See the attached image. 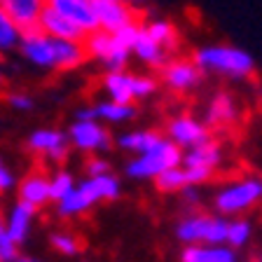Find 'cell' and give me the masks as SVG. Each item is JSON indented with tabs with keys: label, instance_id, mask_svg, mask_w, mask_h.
I'll use <instances>...</instances> for the list:
<instances>
[{
	"label": "cell",
	"instance_id": "1",
	"mask_svg": "<svg viewBox=\"0 0 262 262\" xmlns=\"http://www.w3.org/2000/svg\"><path fill=\"white\" fill-rule=\"evenodd\" d=\"M16 52L26 63L40 71H77L89 61L84 40H59L42 28L24 33Z\"/></svg>",
	"mask_w": 262,
	"mask_h": 262
},
{
	"label": "cell",
	"instance_id": "2",
	"mask_svg": "<svg viewBox=\"0 0 262 262\" xmlns=\"http://www.w3.org/2000/svg\"><path fill=\"white\" fill-rule=\"evenodd\" d=\"M122 194V183L115 173L103 176H87L75 185L71 194L54 204V211L61 220H75L87 215L89 211L98 206V204H108L120 199Z\"/></svg>",
	"mask_w": 262,
	"mask_h": 262
},
{
	"label": "cell",
	"instance_id": "3",
	"mask_svg": "<svg viewBox=\"0 0 262 262\" xmlns=\"http://www.w3.org/2000/svg\"><path fill=\"white\" fill-rule=\"evenodd\" d=\"M138 33H141V21L134 26H126L117 33L108 31H96L84 38V47H87L89 59L101 63L105 73L113 71H126L131 59V49L136 42Z\"/></svg>",
	"mask_w": 262,
	"mask_h": 262
},
{
	"label": "cell",
	"instance_id": "4",
	"mask_svg": "<svg viewBox=\"0 0 262 262\" xmlns=\"http://www.w3.org/2000/svg\"><path fill=\"white\" fill-rule=\"evenodd\" d=\"M192 59L196 66L211 75L225 77V80H248L255 73V59L251 52H246L234 45H204L194 52Z\"/></svg>",
	"mask_w": 262,
	"mask_h": 262
},
{
	"label": "cell",
	"instance_id": "5",
	"mask_svg": "<svg viewBox=\"0 0 262 262\" xmlns=\"http://www.w3.org/2000/svg\"><path fill=\"white\" fill-rule=\"evenodd\" d=\"M227 227L225 215L192 211L176 223V239L183 246H227Z\"/></svg>",
	"mask_w": 262,
	"mask_h": 262
},
{
	"label": "cell",
	"instance_id": "6",
	"mask_svg": "<svg viewBox=\"0 0 262 262\" xmlns=\"http://www.w3.org/2000/svg\"><path fill=\"white\" fill-rule=\"evenodd\" d=\"M176 166H183V150L173 141L162 136L157 145H152L147 152L131 157L124 164V173L131 180H157L164 171Z\"/></svg>",
	"mask_w": 262,
	"mask_h": 262
},
{
	"label": "cell",
	"instance_id": "7",
	"mask_svg": "<svg viewBox=\"0 0 262 262\" xmlns=\"http://www.w3.org/2000/svg\"><path fill=\"white\" fill-rule=\"evenodd\" d=\"M103 94L110 101L120 103H141L152 98L159 89V77L150 73H131V71H113L101 77Z\"/></svg>",
	"mask_w": 262,
	"mask_h": 262
},
{
	"label": "cell",
	"instance_id": "8",
	"mask_svg": "<svg viewBox=\"0 0 262 262\" xmlns=\"http://www.w3.org/2000/svg\"><path fill=\"white\" fill-rule=\"evenodd\" d=\"M262 199V178H239L232 183H225L215 196L213 206L218 215H241L248 208H253Z\"/></svg>",
	"mask_w": 262,
	"mask_h": 262
},
{
	"label": "cell",
	"instance_id": "9",
	"mask_svg": "<svg viewBox=\"0 0 262 262\" xmlns=\"http://www.w3.org/2000/svg\"><path fill=\"white\" fill-rule=\"evenodd\" d=\"M223 164V145L218 141H208L199 147L183 152V171L190 185H204L218 173Z\"/></svg>",
	"mask_w": 262,
	"mask_h": 262
},
{
	"label": "cell",
	"instance_id": "10",
	"mask_svg": "<svg viewBox=\"0 0 262 262\" xmlns=\"http://www.w3.org/2000/svg\"><path fill=\"white\" fill-rule=\"evenodd\" d=\"M68 138L75 152L84 155H103L115 143L113 134L108 131V124L98 120H73L68 126Z\"/></svg>",
	"mask_w": 262,
	"mask_h": 262
},
{
	"label": "cell",
	"instance_id": "11",
	"mask_svg": "<svg viewBox=\"0 0 262 262\" xmlns=\"http://www.w3.org/2000/svg\"><path fill=\"white\" fill-rule=\"evenodd\" d=\"M26 150L47 164H63L73 147L68 131L56 129V126H40L31 131V136L26 138Z\"/></svg>",
	"mask_w": 262,
	"mask_h": 262
},
{
	"label": "cell",
	"instance_id": "12",
	"mask_svg": "<svg viewBox=\"0 0 262 262\" xmlns=\"http://www.w3.org/2000/svg\"><path fill=\"white\" fill-rule=\"evenodd\" d=\"M164 136L169 141H173L183 152L204 145V143H208L213 138L206 122L190 113H178L173 117H169L166 124H164Z\"/></svg>",
	"mask_w": 262,
	"mask_h": 262
},
{
	"label": "cell",
	"instance_id": "13",
	"mask_svg": "<svg viewBox=\"0 0 262 262\" xmlns=\"http://www.w3.org/2000/svg\"><path fill=\"white\" fill-rule=\"evenodd\" d=\"M159 84L173 94H190L194 92L204 80V71L196 66L194 59L185 56H171L162 71H159Z\"/></svg>",
	"mask_w": 262,
	"mask_h": 262
},
{
	"label": "cell",
	"instance_id": "14",
	"mask_svg": "<svg viewBox=\"0 0 262 262\" xmlns=\"http://www.w3.org/2000/svg\"><path fill=\"white\" fill-rule=\"evenodd\" d=\"M47 7H52L54 12L63 14L71 24H75L84 33V38L101 31L96 0H47Z\"/></svg>",
	"mask_w": 262,
	"mask_h": 262
},
{
	"label": "cell",
	"instance_id": "15",
	"mask_svg": "<svg viewBox=\"0 0 262 262\" xmlns=\"http://www.w3.org/2000/svg\"><path fill=\"white\" fill-rule=\"evenodd\" d=\"M16 199L19 202H26L31 206L40 208L54 204L52 199V173H47L45 169H33L19 180V187H16Z\"/></svg>",
	"mask_w": 262,
	"mask_h": 262
},
{
	"label": "cell",
	"instance_id": "16",
	"mask_svg": "<svg viewBox=\"0 0 262 262\" xmlns=\"http://www.w3.org/2000/svg\"><path fill=\"white\" fill-rule=\"evenodd\" d=\"M0 10L10 16L21 33L40 28L42 14L47 10V0H0Z\"/></svg>",
	"mask_w": 262,
	"mask_h": 262
},
{
	"label": "cell",
	"instance_id": "17",
	"mask_svg": "<svg viewBox=\"0 0 262 262\" xmlns=\"http://www.w3.org/2000/svg\"><path fill=\"white\" fill-rule=\"evenodd\" d=\"M5 215V232L16 241L19 246H24L31 236L33 227H35V220H38V208L31 206L26 202H12L7 206Z\"/></svg>",
	"mask_w": 262,
	"mask_h": 262
},
{
	"label": "cell",
	"instance_id": "18",
	"mask_svg": "<svg viewBox=\"0 0 262 262\" xmlns=\"http://www.w3.org/2000/svg\"><path fill=\"white\" fill-rule=\"evenodd\" d=\"M239 103L229 92H215L206 103L204 110V122L208 124V129H227L239 120Z\"/></svg>",
	"mask_w": 262,
	"mask_h": 262
},
{
	"label": "cell",
	"instance_id": "19",
	"mask_svg": "<svg viewBox=\"0 0 262 262\" xmlns=\"http://www.w3.org/2000/svg\"><path fill=\"white\" fill-rule=\"evenodd\" d=\"M98 24L101 31L117 33L126 26L138 24V10H134L131 5H126L124 0H98Z\"/></svg>",
	"mask_w": 262,
	"mask_h": 262
},
{
	"label": "cell",
	"instance_id": "20",
	"mask_svg": "<svg viewBox=\"0 0 262 262\" xmlns=\"http://www.w3.org/2000/svg\"><path fill=\"white\" fill-rule=\"evenodd\" d=\"M131 56H134L138 63L145 66V68H152V71H162L164 66H166V61L171 59L169 52L164 47H159V45L143 31V26H141V33H138L136 42H134Z\"/></svg>",
	"mask_w": 262,
	"mask_h": 262
},
{
	"label": "cell",
	"instance_id": "21",
	"mask_svg": "<svg viewBox=\"0 0 262 262\" xmlns=\"http://www.w3.org/2000/svg\"><path fill=\"white\" fill-rule=\"evenodd\" d=\"M141 26H143V31L159 45V47H164L171 56L176 54V49L180 47V33H178V28H176L173 21L162 19V16H152V19L141 21Z\"/></svg>",
	"mask_w": 262,
	"mask_h": 262
},
{
	"label": "cell",
	"instance_id": "22",
	"mask_svg": "<svg viewBox=\"0 0 262 262\" xmlns=\"http://www.w3.org/2000/svg\"><path fill=\"white\" fill-rule=\"evenodd\" d=\"M162 136L164 134H159L155 129H134V131L120 134L115 143H117V147H120L122 152H129L131 157H136V155L147 152L152 145H157Z\"/></svg>",
	"mask_w": 262,
	"mask_h": 262
},
{
	"label": "cell",
	"instance_id": "23",
	"mask_svg": "<svg viewBox=\"0 0 262 262\" xmlns=\"http://www.w3.org/2000/svg\"><path fill=\"white\" fill-rule=\"evenodd\" d=\"M180 262H236V251L229 246H185Z\"/></svg>",
	"mask_w": 262,
	"mask_h": 262
},
{
	"label": "cell",
	"instance_id": "24",
	"mask_svg": "<svg viewBox=\"0 0 262 262\" xmlns=\"http://www.w3.org/2000/svg\"><path fill=\"white\" fill-rule=\"evenodd\" d=\"M40 28H42L45 33H49L52 38H59V40H84V33H82L75 24L68 21L63 14L54 12L52 7L45 10L42 21H40Z\"/></svg>",
	"mask_w": 262,
	"mask_h": 262
},
{
	"label": "cell",
	"instance_id": "25",
	"mask_svg": "<svg viewBox=\"0 0 262 262\" xmlns=\"http://www.w3.org/2000/svg\"><path fill=\"white\" fill-rule=\"evenodd\" d=\"M96 108V117L98 122H103V124H124V122H131L136 117V103H120V101H98L94 103Z\"/></svg>",
	"mask_w": 262,
	"mask_h": 262
},
{
	"label": "cell",
	"instance_id": "26",
	"mask_svg": "<svg viewBox=\"0 0 262 262\" xmlns=\"http://www.w3.org/2000/svg\"><path fill=\"white\" fill-rule=\"evenodd\" d=\"M49 244L63 257H75V255H80V251H82V239L73 229H54V232L49 234Z\"/></svg>",
	"mask_w": 262,
	"mask_h": 262
},
{
	"label": "cell",
	"instance_id": "27",
	"mask_svg": "<svg viewBox=\"0 0 262 262\" xmlns=\"http://www.w3.org/2000/svg\"><path fill=\"white\" fill-rule=\"evenodd\" d=\"M187 185H190V183H187V176H185V171H183V166L164 171V173L155 180V187H157V192H162V194H180Z\"/></svg>",
	"mask_w": 262,
	"mask_h": 262
},
{
	"label": "cell",
	"instance_id": "28",
	"mask_svg": "<svg viewBox=\"0 0 262 262\" xmlns=\"http://www.w3.org/2000/svg\"><path fill=\"white\" fill-rule=\"evenodd\" d=\"M24 33L10 21V16L0 10V54H7V52H14L19 49Z\"/></svg>",
	"mask_w": 262,
	"mask_h": 262
},
{
	"label": "cell",
	"instance_id": "29",
	"mask_svg": "<svg viewBox=\"0 0 262 262\" xmlns=\"http://www.w3.org/2000/svg\"><path fill=\"white\" fill-rule=\"evenodd\" d=\"M75 185H77V180L71 171L56 169L54 173H52V199H54V204L61 202V199H66V196L75 190Z\"/></svg>",
	"mask_w": 262,
	"mask_h": 262
},
{
	"label": "cell",
	"instance_id": "30",
	"mask_svg": "<svg viewBox=\"0 0 262 262\" xmlns=\"http://www.w3.org/2000/svg\"><path fill=\"white\" fill-rule=\"evenodd\" d=\"M251 239V223L246 218H234L229 220V227H227V246L229 248H244Z\"/></svg>",
	"mask_w": 262,
	"mask_h": 262
},
{
	"label": "cell",
	"instance_id": "31",
	"mask_svg": "<svg viewBox=\"0 0 262 262\" xmlns=\"http://www.w3.org/2000/svg\"><path fill=\"white\" fill-rule=\"evenodd\" d=\"M19 176H16L14 166L7 162L5 157H0V196L3 194H10V192H16L19 187Z\"/></svg>",
	"mask_w": 262,
	"mask_h": 262
},
{
	"label": "cell",
	"instance_id": "32",
	"mask_svg": "<svg viewBox=\"0 0 262 262\" xmlns=\"http://www.w3.org/2000/svg\"><path fill=\"white\" fill-rule=\"evenodd\" d=\"M19 248H21V246L16 244L5 229H3V232H0V262H16L21 257V251H19Z\"/></svg>",
	"mask_w": 262,
	"mask_h": 262
},
{
	"label": "cell",
	"instance_id": "33",
	"mask_svg": "<svg viewBox=\"0 0 262 262\" xmlns=\"http://www.w3.org/2000/svg\"><path fill=\"white\" fill-rule=\"evenodd\" d=\"M7 105H10L12 110H16V113H28V110H33V105H35V98L31 96L28 92H10L5 96Z\"/></svg>",
	"mask_w": 262,
	"mask_h": 262
},
{
	"label": "cell",
	"instance_id": "34",
	"mask_svg": "<svg viewBox=\"0 0 262 262\" xmlns=\"http://www.w3.org/2000/svg\"><path fill=\"white\" fill-rule=\"evenodd\" d=\"M113 166L103 155H89L84 157V173L87 176H103V173H113Z\"/></svg>",
	"mask_w": 262,
	"mask_h": 262
},
{
	"label": "cell",
	"instance_id": "35",
	"mask_svg": "<svg viewBox=\"0 0 262 262\" xmlns=\"http://www.w3.org/2000/svg\"><path fill=\"white\" fill-rule=\"evenodd\" d=\"M178 196H180V202L185 204L187 208H192V211L202 204V190H199V185H187Z\"/></svg>",
	"mask_w": 262,
	"mask_h": 262
},
{
	"label": "cell",
	"instance_id": "36",
	"mask_svg": "<svg viewBox=\"0 0 262 262\" xmlns=\"http://www.w3.org/2000/svg\"><path fill=\"white\" fill-rule=\"evenodd\" d=\"M126 5H131L134 7V10H143V7H147V3H150V0H124Z\"/></svg>",
	"mask_w": 262,
	"mask_h": 262
},
{
	"label": "cell",
	"instance_id": "37",
	"mask_svg": "<svg viewBox=\"0 0 262 262\" xmlns=\"http://www.w3.org/2000/svg\"><path fill=\"white\" fill-rule=\"evenodd\" d=\"M16 262H40V260H38V257H31V255H21Z\"/></svg>",
	"mask_w": 262,
	"mask_h": 262
},
{
	"label": "cell",
	"instance_id": "38",
	"mask_svg": "<svg viewBox=\"0 0 262 262\" xmlns=\"http://www.w3.org/2000/svg\"><path fill=\"white\" fill-rule=\"evenodd\" d=\"M5 87V71H3V66H0V92Z\"/></svg>",
	"mask_w": 262,
	"mask_h": 262
},
{
	"label": "cell",
	"instance_id": "39",
	"mask_svg": "<svg viewBox=\"0 0 262 262\" xmlns=\"http://www.w3.org/2000/svg\"><path fill=\"white\" fill-rule=\"evenodd\" d=\"M5 229V215H3V211H0V232Z\"/></svg>",
	"mask_w": 262,
	"mask_h": 262
},
{
	"label": "cell",
	"instance_id": "40",
	"mask_svg": "<svg viewBox=\"0 0 262 262\" xmlns=\"http://www.w3.org/2000/svg\"><path fill=\"white\" fill-rule=\"evenodd\" d=\"M253 262H262V255H260V257H255V260H253Z\"/></svg>",
	"mask_w": 262,
	"mask_h": 262
},
{
	"label": "cell",
	"instance_id": "41",
	"mask_svg": "<svg viewBox=\"0 0 262 262\" xmlns=\"http://www.w3.org/2000/svg\"><path fill=\"white\" fill-rule=\"evenodd\" d=\"M96 3H98V0H96Z\"/></svg>",
	"mask_w": 262,
	"mask_h": 262
}]
</instances>
